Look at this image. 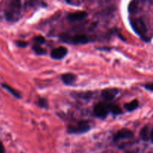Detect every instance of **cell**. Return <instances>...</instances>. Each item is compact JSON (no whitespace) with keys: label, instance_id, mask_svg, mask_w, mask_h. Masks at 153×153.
<instances>
[{"label":"cell","instance_id":"1","mask_svg":"<svg viewBox=\"0 0 153 153\" xmlns=\"http://www.w3.org/2000/svg\"><path fill=\"white\" fill-rule=\"evenodd\" d=\"M3 3L6 19L10 22L17 20L20 15L21 0H3Z\"/></svg>","mask_w":153,"mask_h":153},{"label":"cell","instance_id":"2","mask_svg":"<svg viewBox=\"0 0 153 153\" xmlns=\"http://www.w3.org/2000/svg\"><path fill=\"white\" fill-rule=\"evenodd\" d=\"M130 24L133 30L145 40V37L147 32V28L144 22L140 18H133V19H130Z\"/></svg>","mask_w":153,"mask_h":153},{"label":"cell","instance_id":"3","mask_svg":"<svg viewBox=\"0 0 153 153\" xmlns=\"http://www.w3.org/2000/svg\"><path fill=\"white\" fill-rule=\"evenodd\" d=\"M91 128L87 121H81L75 125H70L67 128V132L70 134H82L88 131Z\"/></svg>","mask_w":153,"mask_h":153},{"label":"cell","instance_id":"4","mask_svg":"<svg viewBox=\"0 0 153 153\" xmlns=\"http://www.w3.org/2000/svg\"><path fill=\"white\" fill-rule=\"evenodd\" d=\"M109 111L110 110H109L108 105H106L104 102H99L98 104L96 105L94 109V114L97 117L101 118V119H105L107 117Z\"/></svg>","mask_w":153,"mask_h":153},{"label":"cell","instance_id":"5","mask_svg":"<svg viewBox=\"0 0 153 153\" xmlns=\"http://www.w3.org/2000/svg\"><path fill=\"white\" fill-rule=\"evenodd\" d=\"M134 136V133L128 128H123V129L118 131L116 134L114 135V140H122V139H128L131 138Z\"/></svg>","mask_w":153,"mask_h":153},{"label":"cell","instance_id":"6","mask_svg":"<svg viewBox=\"0 0 153 153\" xmlns=\"http://www.w3.org/2000/svg\"><path fill=\"white\" fill-rule=\"evenodd\" d=\"M68 50L64 46H59L58 48H55L51 52V57L54 59L60 60L61 58H64L67 55Z\"/></svg>","mask_w":153,"mask_h":153},{"label":"cell","instance_id":"7","mask_svg":"<svg viewBox=\"0 0 153 153\" xmlns=\"http://www.w3.org/2000/svg\"><path fill=\"white\" fill-rule=\"evenodd\" d=\"M88 16V13L85 11H77L74 13H69L67 18L70 22H76V21H80L85 19Z\"/></svg>","mask_w":153,"mask_h":153},{"label":"cell","instance_id":"8","mask_svg":"<svg viewBox=\"0 0 153 153\" xmlns=\"http://www.w3.org/2000/svg\"><path fill=\"white\" fill-rule=\"evenodd\" d=\"M119 93L117 88H107L102 91V97L105 100H112Z\"/></svg>","mask_w":153,"mask_h":153},{"label":"cell","instance_id":"9","mask_svg":"<svg viewBox=\"0 0 153 153\" xmlns=\"http://www.w3.org/2000/svg\"><path fill=\"white\" fill-rule=\"evenodd\" d=\"M71 42L74 44H85L89 42V39L85 34H76L72 37Z\"/></svg>","mask_w":153,"mask_h":153},{"label":"cell","instance_id":"10","mask_svg":"<svg viewBox=\"0 0 153 153\" xmlns=\"http://www.w3.org/2000/svg\"><path fill=\"white\" fill-rule=\"evenodd\" d=\"M76 80V76L73 73H65L61 76V81L67 85H70Z\"/></svg>","mask_w":153,"mask_h":153},{"label":"cell","instance_id":"11","mask_svg":"<svg viewBox=\"0 0 153 153\" xmlns=\"http://www.w3.org/2000/svg\"><path fill=\"white\" fill-rule=\"evenodd\" d=\"M1 86H2V88H4V89H5L6 91H8V92L10 93L12 96H13L14 97H16V98H17V99L21 98L20 94H19L17 91H16L15 89H13V88H11V87L9 86V85H7V84H2V85H1Z\"/></svg>","mask_w":153,"mask_h":153},{"label":"cell","instance_id":"12","mask_svg":"<svg viewBox=\"0 0 153 153\" xmlns=\"http://www.w3.org/2000/svg\"><path fill=\"white\" fill-rule=\"evenodd\" d=\"M139 105V102L137 100H133L131 102H128L127 104L125 105V108H126V110H128V111H132L135 110Z\"/></svg>","mask_w":153,"mask_h":153},{"label":"cell","instance_id":"13","mask_svg":"<svg viewBox=\"0 0 153 153\" xmlns=\"http://www.w3.org/2000/svg\"><path fill=\"white\" fill-rule=\"evenodd\" d=\"M140 138L144 141H148L149 140V128L147 126H144L140 132Z\"/></svg>","mask_w":153,"mask_h":153},{"label":"cell","instance_id":"14","mask_svg":"<svg viewBox=\"0 0 153 153\" xmlns=\"http://www.w3.org/2000/svg\"><path fill=\"white\" fill-rule=\"evenodd\" d=\"M138 8V0H132L128 5V12L131 13L137 12Z\"/></svg>","mask_w":153,"mask_h":153},{"label":"cell","instance_id":"15","mask_svg":"<svg viewBox=\"0 0 153 153\" xmlns=\"http://www.w3.org/2000/svg\"><path fill=\"white\" fill-rule=\"evenodd\" d=\"M108 106L110 111H111L114 114H122V109L117 105H108Z\"/></svg>","mask_w":153,"mask_h":153},{"label":"cell","instance_id":"16","mask_svg":"<svg viewBox=\"0 0 153 153\" xmlns=\"http://www.w3.org/2000/svg\"><path fill=\"white\" fill-rule=\"evenodd\" d=\"M32 49H34V52L37 55H44L46 53V50L40 47V46H39V45H34V46H33Z\"/></svg>","mask_w":153,"mask_h":153},{"label":"cell","instance_id":"17","mask_svg":"<svg viewBox=\"0 0 153 153\" xmlns=\"http://www.w3.org/2000/svg\"><path fill=\"white\" fill-rule=\"evenodd\" d=\"M34 40L37 43V45H39V46H40V45L43 44L45 43V38L41 35L37 36V37H34Z\"/></svg>","mask_w":153,"mask_h":153},{"label":"cell","instance_id":"18","mask_svg":"<svg viewBox=\"0 0 153 153\" xmlns=\"http://www.w3.org/2000/svg\"><path fill=\"white\" fill-rule=\"evenodd\" d=\"M39 105L40 107L42 108H47L48 107V103L45 99H40L39 100Z\"/></svg>","mask_w":153,"mask_h":153},{"label":"cell","instance_id":"19","mask_svg":"<svg viewBox=\"0 0 153 153\" xmlns=\"http://www.w3.org/2000/svg\"><path fill=\"white\" fill-rule=\"evenodd\" d=\"M16 44L19 47L25 48V47H26L27 45H28V43H27L25 41H22V40H17V41L16 42Z\"/></svg>","mask_w":153,"mask_h":153},{"label":"cell","instance_id":"20","mask_svg":"<svg viewBox=\"0 0 153 153\" xmlns=\"http://www.w3.org/2000/svg\"><path fill=\"white\" fill-rule=\"evenodd\" d=\"M144 88H146L148 91H152L153 92V82H151V83H148L146 85H144Z\"/></svg>","mask_w":153,"mask_h":153},{"label":"cell","instance_id":"21","mask_svg":"<svg viewBox=\"0 0 153 153\" xmlns=\"http://www.w3.org/2000/svg\"><path fill=\"white\" fill-rule=\"evenodd\" d=\"M0 153H5L4 146H3V144L1 143V142H0Z\"/></svg>","mask_w":153,"mask_h":153},{"label":"cell","instance_id":"22","mask_svg":"<svg viewBox=\"0 0 153 153\" xmlns=\"http://www.w3.org/2000/svg\"><path fill=\"white\" fill-rule=\"evenodd\" d=\"M150 137H151V140H152V142L153 143V129L152 131H151V134H150Z\"/></svg>","mask_w":153,"mask_h":153},{"label":"cell","instance_id":"23","mask_svg":"<svg viewBox=\"0 0 153 153\" xmlns=\"http://www.w3.org/2000/svg\"><path fill=\"white\" fill-rule=\"evenodd\" d=\"M65 1H66V2H67V3H71L73 0H65Z\"/></svg>","mask_w":153,"mask_h":153}]
</instances>
